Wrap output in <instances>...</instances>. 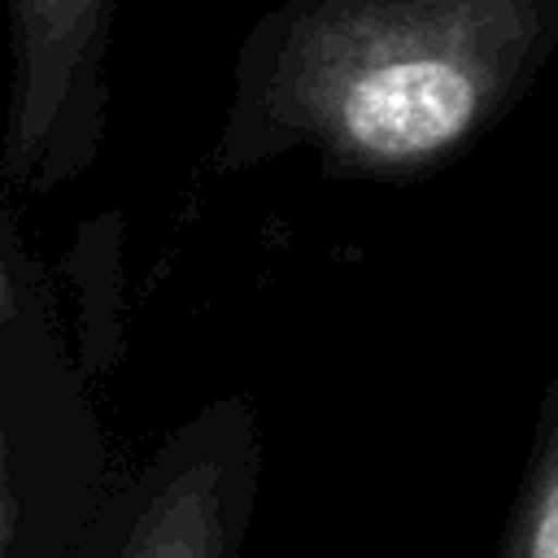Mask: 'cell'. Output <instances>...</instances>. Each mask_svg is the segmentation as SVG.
Masks as SVG:
<instances>
[{
	"label": "cell",
	"instance_id": "cell-5",
	"mask_svg": "<svg viewBox=\"0 0 558 558\" xmlns=\"http://www.w3.org/2000/svg\"><path fill=\"white\" fill-rule=\"evenodd\" d=\"M497 558H558V371L541 397L532 449L501 527Z\"/></svg>",
	"mask_w": 558,
	"mask_h": 558
},
{
	"label": "cell",
	"instance_id": "cell-1",
	"mask_svg": "<svg viewBox=\"0 0 558 558\" xmlns=\"http://www.w3.org/2000/svg\"><path fill=\"white\" fill-rule=\"evenodd\" d=\"M558 48V0H283L240 39L209 174L310 153L423 179L488 135Z\"/></svg>",
	"mask_w": 558,
	"mask_h": 558
},
{
	"label": "cell",
	"instance_id": "cell-2",
	"mask_svg": "<svg viewBox=\"0 0 558 558\" xmlns=\"http://www.w3.org/2000/svg\"><path fill=\"white\" fill-rule=\"evenodd\" d=\"M0 222V549L4 558H100L126 493L109 488L105 436L57 336L44 275L17 231L13 196H4Z\"/></svg>",
	"mask_w": 558,
	"mask_h": 558
},
{
	"label": "cell",
	"instance_id": "cell-4",
	"mask_svg": "<svg viewBox=\"0 0 558 558\" xmlns=\"http://www.w3.org/2000/svg\"><path fill=\"white\" fill-rule=\"evenodd\" d=\"M262 440L240 397L209 401L161 440L126 488L100 558H240Z\"/></svg>",
	"mask_w": 558,
	"mask_h": 558
},
{
	"label": "cell",
	"instance_id": "cell-3",
	"mask_svg": "<svg viewBox=\"0 0 558 558\" xmlns=\"http://www.w3.org/2000/svg\"><path fill=\"white\" fill-rule=\"evenodd\" d=\"M113 13L118 0H9L4 196H48L100 157Z\"/></svg>",
	"mask_w": 558,
	"mask_h": 558
}]
</instances>
